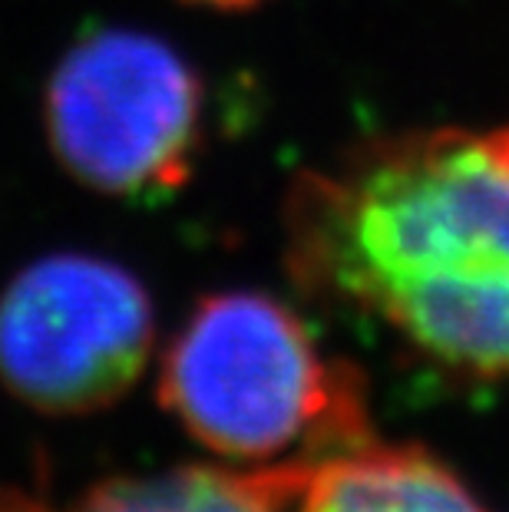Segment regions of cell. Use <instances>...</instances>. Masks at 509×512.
I'll return each instance as SVG.
<instances>
[{
  "label": "cell",
  "mask_w": 509,
  "mask_h": 512,
  "mask_svg": "<svg viewBox=\"0 0 509 512\" xmlns=\"http://www.w3.org/2000/svg\"><path fill=\"white\" fill-rule=\"evenodd\" d=\"M288 265L427 361L509 377V126L381 139L301 176Z\"/></svg>",
  "instance_id": "6da1fadb"
},
{
  "label": "cell",
  "mask_w": 509,
  "mask_h": 512,
  "mask_svg": "<svg viewBox=\"0 0 509 512\" xmlns=\"http://www.w3.org/2000/svg\"><path fill=\"white\" fill-rule=\"evenodd\" d=\"M159 400L212 453L298 463L371 443L364 380L262 291L202 298L162 357ZM285 463V460H281Z\"/></svg>",
  "instance_id": "7a4b0ae2"
},
{
  "label": "cell",
  "mask_w": 509,
  "mask_h": 512,
  "mask_svg": "<svg viewBox=\"0 0 509 512\" xmlns=\"http://www.w3.org/2000/svg\"><path fill=\"white\" fill-rule=\"evenodd\" d=\"M43 129L70 179L110 199H162L192 176L205 90L169 40L136 27L80 37L43 90Z\"/></svg>",
  "instance_id": "3957f363"
},
{
  "label": "cell",
  "mask_w": 509,
  "mask_h": 512,
  "mask_svg": "<svg viewBox=\"0 0 509 512\" xmlns=\"http://www.w3.org/2000/svg\"><path fill=\"white\" fill-rule=\"evenodd\" d=\"M153 341V298L113 258L53 252L0 291V384L40 413L113 407L146 370Z\"/></svg>",
  "instance_id": "277c9868"
},
{
  "label": "cell",
  "mask_w": 509,
  "mask_h": 512,
  "mask_svg": "<svg viewBox=\"0 0 509 512\" xmlns=\"http://www.w3.org/2000/svg\"><path fill=\"white\" fill-rule=\"evenodd\" d=\"M295 512H486L424 446H377L311 463Z\"/></svg>",
  "instance_id": "5b68a950"
},
{
  "label": "cell",
  "mask_w": 509,
  "mask_h": 512,
  "mask_svg": "<svg viewBox=\"0 0 509 512\" xmlns=\"http://www.w3.org/2000/svg\"><path fill=\"white\" fill-rule=\"evenodd\" d=\"M311 463L235 473L179 466L153 476H119L96 486L77 512H291Z\"/></svg>",
  "instance_id": "8992f818"
},
{
  "label": "cell",
  "mask_w": 509,
  "mask_h": 512,
  "mask_svg": "<svg viewBox=\"0 0 509 512\" xmlns=\"http://www.w3.org/2000/svg\"><path fill=\"white\" fill-rule=\"evenodd\" d=\"M186 4H196L205 10H222V14H242V10H255L265 0H186Z\"/></svg>",
  "instance_id": "52a82bcc"
}]
</instances>
